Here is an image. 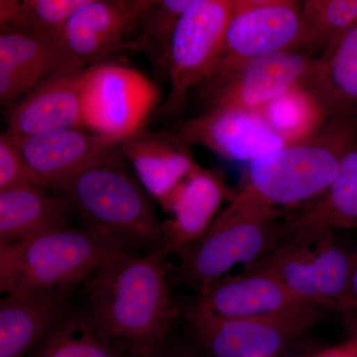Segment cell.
Returning a JSON list of instances; mask_svg holds the SVG:
<instances>
[{"mask_svg": "<svg viewBox=\"0 0 357 357\" xmlns=\"http://www.w3.org/2000/svg\"><path fill=\"white\" fill-rule=\"evenodd\" d=\"M164 245L150 255H128L96 272L84 316L102 340L128 356L166 344L177 310L169 288Z\"/></svg>", "mask_w": 357, "mask_h": 357, "instance_id": "6da1fadb", "label": "cell"}, {"mask_svg": "<svg viewBox=\"0 0 357 357\" xmlns=\"http://www.w3.org/2000/svg\"><path fill=\"white\" fill-rule=\"evenodd\" d=\"M357 143V116L330 117L309 137L251 162L234 199L281 211L304 206L328 191Z\"/></svg>", "mask_w": 357, "mask_h": 357, "instance_id": "7a4b0ae2", "label": "cell"}, {"mask_svg": "<svg viewBox=\"0 0 357 357\" xmlns=\"http://www.w3.org/2000/svg\"><path fill=\"white\" fill-rule=\"evenodd\" d=\"M130 255L126 243L86 227H63L0 244V290L61 295L107 263Z\"/></svg>", "mask_w": 357, "mask_h": 357, "instance_id": "3957f363", "label": "cell"}, {"mask_svg": "<svg viewBox=\"0 0 357 357\" xmlns=\"http://www.w3.org/2000/svg\"><path fill=\"white\" fill-rule=\"evenodd\" d=\"M117 149L54 189L89 229L126 243L163 241V227L146 191L124 168Z\"/></svg>", "mask_w": 357, "mask_h": 357, "instance_id": "277c9868", "label": "cell"}, {"mask_svg": "<svg viewBox=\"0 0 357 357\" xmlns=\"http://www.w3.org/2000/svg\"><path fill=\"white\" fill-rule=\"evenodd\" d=\"M285 237L283 213L239 203L229 206L199 241L182 250L181 273L204 293L239 263L259 261Z\"/></svg>", "mask_w": 357, "mask_h": 357, "instance_id": "5b68a950", "label": "cell"}, {"mask_svg": "<svg viewBox=\"0 0 357 357\" xmlns=\"http://www.w3.org/2000/svg\"><path fill=\"white\" fill-rule=\"evenodd\" d=\"M314 48L319 46L303 23L301 2L236 0L215 67L196 91L253 59L284 51L310 53Z\"/></svg>", "mask_w": 357, "mask_h": 357, "instance_id": "8992f818", "label": "cell"}, {"mask_svg": "<svg viewBox=\"0 0 357 357\" xmlns=\"http://www.w3.org/2000/svg\"><path fill=\"white\" fill-rule=\"evenodd\" d=\"M246 268L272 275L301 300L340 307L349 289L351 252L335 243L333 231L298 232Z\"/></svg>", "mask_w": 357, "mask_h": 357, "instance_id": "52a82bcc", "label": "cell"}, {"mask_svg": "<svg viewBox=\"0 0 357 357\" xmlns=\"http://www.w3.org/2000/svg\"><path fill=\"white\" fill-rule=\"evenodd\" d=\"M81 96L84 128L115 144L143 129L159 102L158 89L144 75L107 62L84 70Z\"/></svg>", "mask_w": 357, "mask_h": 357, "instance_id": "ba28073f", "label": "cell"}, {"mask_svg": "<svg viewBox=\"0 0 357 357\" xmlns=\"http://www.w3.org/2000/svg\"><path fill=\"white\" fill-rule=\"evenodd\" d=\"M236 0H195L178 22L164 65L170 91L159 109L177 114L215 67Z\"/></svg>", "mask_w": 357, "mask_h": 357, "instance_id": "9c48e42d", "label": "cell"}, {"mask_svg": "<svg viewBox=\"0 0 357 357\" xmlns=\"http://www.w3.org/2000/svg\"><path fill=\"white\" fill-rule=\"evenodd\" d=\"M318 61L309 52L270 54L243 63L217 83L196 91L206 109L255 112L304 84Z\"/></svg>", "mask_w": 357, "mask_h": 357, "instance_id": "30bf717a", "label": "cell"}, {"mask_svg": "<svg viewBox=\"0 0 357 357\" xmlns=\"http://www.w3.org/2000/svg\"><path fill=\"white\" fill-rule=\"evenodd\" d=\"M155 3L153 0H86L65 25L61 45L79 67L102 63L112 54L128 50Z\"/></svg>", "mask_w": 357, "mask_h": 357, "instance_id": "8fae6325", "label": "cell"}, {"mask_svg": "<svg viewBox=\"0 0 357 357\" xmlns=\"http://www.w3.org/2000/svg\"><path fill=\"white\" fill-rule=\"evenodd\" d=\"M319 317L225 319L192 309L190 321L211 357H276Z\"/></svg>", "mask_w": 357, "mask_h": 357, "instance_id": "7c38bea8", "label": "cell"}, {"mask_svg": "<svg viewBox=\"0 0 357 357\" xmlns=\"http://www.w3.org/2000/svg\"><path fill=\"white\" fill-rule=\"evenodd\" d=\"M324 309L296 297L272 275L248 268L238 276L215 282L194 307L225 319L321 317Z\"/></svg>", "mask_w": 357, "mask_h": 357, "instance_id": "4fadbf2b", "label": "cell"}, {"mask_svg": "<svg viewBox=\"0 0 357 357\" xmlns=\"http://www.w3.org/2000/svg\"><path fill=\"white\" fill-rule=\"evenodd\" d=\"M185 144L198 145L232 161L262 158L287 145L255 112L204 109L172 131Z\"/></svg>", "mask_w": 357, "mask_h": 357, "instance_id": "5bb4252c", "label": "cell"}, {"mask_svg": "<svg viewBox=\"0 0 357 357\" xmlns=\"http://www.w3.org/2000/svg\"><path fill=\"white\" fill-rule=\"evenodd\" d=\"M231 191L220 174L197 166L171 192L162 208L170 220L162 223V245L181 251L196 243L210 229L223 201H231Z\"/></svg>", "mask_w": 357, "mask_h": 357, "instance_id": "9a60e30c", "label": "cell"}, {"mask_svg": "<svg viewBox=\"0 0 357 357\" xmlns=\"http://www.w3.org/2000/svg\"><path fill=\"white\" fill-rule=\"evenodd\" d=\"M10 137L45 189H54L70 176L116 150L115 143L84 128Z\"/></svg>", "mask_w": 357, "mask_h": 357, "instance_id": "2e32d148", "label": "cell"}, {"mask_svg": "<svg viewBox=\"0 0 357 357\" xmlns=\"http://www.w3.org/2000/svg\"><path fill=\"white\" fill-rule=\"evenodd\" d=\"M116 149L132 166L145 191L161 206L178 183L199 165L189 145L172 131L141 129L119 141Z\"/></svg>", "mask_w": 357, "mask_h": 357, "instance_id": "e0dca14e", "label": "cell"}, {"mask_svg": "<svg viewBox=\"0 0 357 357\" xmlns=\"http://www.w3.org/2000/svg\"><path fill=\"white\" fill-rule=\"evenodd\" d=\"M84 70H61L30 91L10 110L7 133L32 136L84 128L81 96Z\"/></svg>", "mask_w": 357, "mask_h": 357, "instance_id": "ac0fdd59", "label": "cell"}, {"mask_svg": "<svg viewBox=\"0 0 357 357\" xmlns=\"http://www.w3.org/2000/svg\"><path fill=\"white\" fill-rule=\"evenodd\" d=\"M75 64L59 42L23 33L0 34V102L11 105L61 70Z\"/></svg>", "mask_w": 357, "mask_h": 357, "instance_id": "d6986e66", "label": "cell"}, {"mask_svg": "<svg viewBox=\"0 0 357 357\" xmlns=\"http://www.w3.org/2000/svg\"><path fill=\"white\" fill-rule=\"evenodd\" d=\"M303 86L328 119L357 116V23L319 59Z\"/></svg>", "mask_w": 357, "mask_h": 357, "instance_id": "ffe728a7", "label": "cell"}, {"mask_svg": "<svg viewBox=\"0 0 357 357\" xmlns=\"http://www.w3.org/2000/svg\"><path fill=\"white\" fill-rule=\"evenodd\" d=\"M61 295H7L0 303V357H27L63 314Z\"/></svg>", "mask_w": 357, "mask_h": 357, "instance_id": "44dd1931", "label": "cell"}, {"mask_svg": "<svg viewBox=\"0 0 357 357\" xmlns=\"http://www.w3.org/2000/svg\"><path fill=\"white\" fill-rule=\"evenodd\" d=\"M357 227V143L342 160L335 180L318 199L284 218L285 234Z\"/></svg>", "mask_w": 357, "mask_h": 357, "instance_id": "7402d4cb", "label": "cell"}, {"mask_svg": "<svg viewBox=\"0 0 357 357\" xmlns=\"http://www.w3.org/2000/svg\"><path fill=\"white\" fill-rule=\"evenodd\" d=\"M45 190L25 185L0 191V244L67 227L69 206L62 198L48 196Z\"/></svg>", "mask_w": 357, "mask_h": 357, "instance_id": "603a6c76", "label": "cell"}, {"mask_svg": "<svg viewBox=\"0 0 357 357\" xmlns=\"http://www.w3.org/2000/svg\"><path fill=\"white\" fill-rule=\"evenodd\" d=\"M86 0H1V33H23L59 42L73 14Z\"/></svg>", "mask_w": 357, "mask_h": 357, "instance_id": "cb8c5ba5", "label": "cell"}, {"mask_svg": "<svg viewBox=\"0 0 357 357\" xmlns=\"http://www.w3.org/2000/svg\"><path fill=\"white\" fill-rule=\"evenodd\" d=\"M255 112L287 144L309 137L328 119L316 96L303 84Z\"/></svg>", "mask_w": 357, "mask_h": 357, "instance_id": "d4e9b609", "label": "cell"}, {"mask_svg": "<svg viewBox=\"0 0 357 357\" xmlns=\"http://www.w3.org/2000/svg\"><path fill=\"white\" fill-rule=\"evenodd\" d=\"M27 357H131L102 340L84 317L63 316Z\"/></svg>", "mask_w": 357, "mask_h": 357, "instance_id": "484cf974", "label": "cell"}, {"mask_svg": "<svg viewBox=\"0 0 357 357\" xmlns=\"http://www.w3.org/2000/svg\"><path fill=\"white\" fill-rule=\"evenodd\" d=\"M195 0L156 1L128 50L144 53L154 67L164 70L167 54L178 22Z\"/></svg>", "mask_w": 357, "mask_h": 357, "instance_id": "4316f807", "label": "cell"}, {"mask_svg": "<svg viewBox=\"0 0 357 357\" xmlns=\"http://www.w3.org/2000/svg\"><path fill=\"white\" fill-rule=\"evenodd\" d=\"M305 27L324 53L357 23V0H307L301 2Z\"/></svg>", "mask_w": 357, "mask_h": 357, "instance_id": "83f0119b", "label": "cell"}, {"mask_svg": "<svg viewBox=\"0 0 357 357\" xmlns=\"http://www.w3.org/2000/svg\"><path fill=\"white\" fill-rule=\"evenodd\" d=\"M38 185L45 187L8 133L0 135V191Z\"/></svg>", "mask_w": 357, "mask_h": 357, "instance_id": "f1b7e54d", "label": "cell"}, {"mask_svg": "<svg viewBox=\"0 0 357 357\" xmlns=\"http://www.w3.org/2000/svg\"><path fill=\"white\" fill-rule=\"evenodd\" d=\"M357 303V243L354 250L351 251V275H349V289L347 299L340 309L344 311L345 307Z\"/></svg>", "mask_w": 357, "mask_h": 357, "instance_id": "f546056e", "label": "cell"}, {"mask_svg": "<svg viewBox=\"0 0 357 357\" xmlns=\"http://www.w3.org/2000/svg\"><path fill=\"white\" fill-rule=\"evenodd\" d=\"M314 357H357V340L349 338L344 344L326 349Z\"/></svg>", "mask_w": 357, "mask_h": 357, "instance_id": "4dcf8cb0", "label": "cell"}, {"mask_svg": "<svg viewBox=\"0 0 357 357\" xmlns=\"http://www.w3.org/2000/svg\"><path fill=\"white\" fill-rule=\"evenodd\" d=\"M131 357H199L190 349H172L168 344H164L153 351L147 354L130 356Z\"/></svg>", "mask_w": 357, "mask_h": 357, "instance_id": "1f68e13d", "label": "cell"}, {"mask_svg": "<svg viewBox=\"0 0 357 357\" xmlns=\"http://www.w3.org/2000/svg\"><path fill=\"white\" fill-rule=\"evenodd\" d=\"M342 312L347 317V326L351 338L357 340V303L345 307Z\"/></svg>", "mask_w": 357, "mask_h": 357, "instance_id": "d6a6232c", "label": "cell"}]
</instances>
